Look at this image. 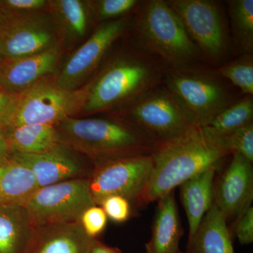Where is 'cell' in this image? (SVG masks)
I'll use <instances>...</instances> for the list:
<instances>
[{
	"mask_svg": "<svg viewBox=\"0 0 253 253\" xmlns=\"http://www.w3.org/2000/svg\"><path fill=\"white\" fill-rule=\"evenodd\" d=\"M229 155L201 126L174 140L156 145L152 171L139 207L158 201L193 176L217 168Z\"/></svg>",
	"mask_w": 253,
	"mask_h": 253,
	"instance_id": "6da1fadb",
	"label": "cell"
},
{
	"mask_svg": "<svg viewBox=\"0 0 253 253\" xmlns=\"http://www.w3.org/2000/svg\"><path fill=\"white\" fill-rule=\"evenodd\" d=\"M168 70L163 61L135 44L130 52L111 61L89 84L83 110L93 113L126 107L163 84Z\"/></svg>",
	"mask_w": 253,
	"mask_h": 253,
	"instance_id": "7a4b0ae2",
	"label": "cell"
},
{
	"mask_svg": "<svg viewBox=\"0 0 253 253\" xmlns=\"http://www.w3.org/2000/svg\"><path fill=\"white\" fill-rule=\"evenodd\" d=\"M59 141L95 163L152 155L156 144L134 124L121 119L68 117L55 126Z\"/></svg>",
	"mask_w": 253,
	"mask_h": 253,
	"instance_id": "3957f363",
	"label": "cell"
},
{
	"mask_svg": "<svg viewBox=\"0 0 253 253\" xmlns=\"http://www.w3.org/2000/svg\"><path fill=\"white\" fill-rule=\"evenodd\" d=\"M134 12L136 45L161 60L168 69L198 65L201 53L167 1H141Z\"/></svg>",
	"mask_w": 253,
	"mask_h": 253,
	"instance_id": "277c9868",
	"label": "cell"
},
{
	"mask_svg": "<svg viewBox=\"0 0 253 253\" xmlns=\"http://www.w3.org/2000/svg\"><path fill=\"white\" fill-rule=\"evenodd\" d=\"M121 116L156 145L174 140L200 126L180 100L163 84L123 108Z\"/></svg>",
	"mask_w": 253,
	"mask_h": 253,
	"instance_id": "5b68a950",
	"label": "cell"
},
{
	"mask_svg": "<svg viewBox=\"0 0 253 253\" xmlns=\"http://www.w3.org/2000/svg\"><path fill=\"white\" fill-rule=\"evenodd\" d=\"M226 82L214 70L196 65L168 69L163 84L180 100L198 126H204L238 100Z\"/></svg>",
	"mask_w": 253,
	"mask_h": 253,
	"instance_id": "8992f818",
	"label": "cell"
},
{
	"mask_svg": "<svg viewBox=\"0 0 253 253\" xmlns=\"http://www.w3.org/2000/svg\"><path fill=\"white\" fill-rule=\"evenodd\" d=\"M180 18L201 57L213 66L225 61L231 46L229 29L220 3L212 0H168Z\"/></svg>",
	"mask_w": 253,
	"mask_h": 253,
	"instance_id": "52a82bcc",
	"label": "cell"
},
{
	"mask_svg": "<svg viewBox=\"0 0 253 253\" xmlns=\"http://www.w3.org/2000/svg\"><path fill=\"white\" fill-rule=\"evenodd\" d=\"M89 177H79L38 188L24 207L35 228L80 221L94 206Z\"/></svg>",
	"mask_w": 253,
	"mask_h": 253,
	"instance_id": "ba28073f",
	"label": "cell"
},
{
	"mask_svg": "<svg viewBox=\"0 0 253 253\" xmlns=\"http://www.w3.org/2000/svg\"><path fill=\"white\" fill-rule=\"evenodd\" d=\"M89 85L75 90L64 89L42 80L18 95L17 104L8 126L24 125L56 126L66 118L83 109Z\"/></svg>",
	"mask_w": 253,
	"mask_h": 253,
	"instance_id": "9c48e42d",
	"label": "cell"
},
{
	"mask_svg": "<svg viewBox=\"0 0 253 253\" xmlns=\"http://www.w3.org/2000/svg\"><path fill=\"white\" fill-rule=\"evenodd\" d=\"M153 168L152 155L130 156L95 163L89 188L95 204L110 196L126 198L139 207Z\"/></svg>",
	"mask_w": 253,
	"mask_h": 253,
	"instance_id": "30bf717a",
	"label": "cell"
},
{
	"mask_svg": "<svg viewBox=\"0 0 253 253\" xmlns=\"http://www.w3.org/2000/svg\"><path fill=\"white\" fill-rule=\"evenodd\" d=\"M128 24L129 18L126 17L101 24L68 60L56 84L70 90L77 89L102 62L113 44L123 36Z\"/></svg>",
	"mask_w": 253,
	"mask_h": 253,
	"instance_id": "8fae6325",
	"label": "cell"
},
{
	"mask_svg": "<svg viewBox=\"0 0 253 253\" xmlns=\"http://www.w3.org/2000/svg\"><path fill=\"white\" fill-rule=\"evenodd\" d=\"M54 41L52 28L41 18L7 11L0 26V56L5 60L39 54L55 46Z\"/></svg>",
	"mask_w": 253,
	"mask_h": 253,
	"instance_id": "7c38bea8",
	"label": "cell"
},
{
	"mask_svg": "<svg viewBox=\"0 0 253 253\" xmlns=\"http://www.w3.org/2000/svg\"><path fill=\"white\" fill-rule=\"evenodd\" d=\"M214 201L226 221L237 218L253 200V163L241 155H233L225 170L214 183Z\"/></svg>",
	"mask_w": 253,
	"mask_h": 253,
	"instance_id": "4fadbf2b",
	"label": "cell"
},
{
	"mask_svg": "<svg viewBox=\"0 0 253 253\" xmlns=\"http://www.w3.org/2000/svg\"><path fill=\"white\" fill-rule=\"evenodd\" d=\"M11 159L31 171L39 188L79 178L84 173V166L75 151L61 143L41 154L15 153Z\"/></svg>",
	"mask_w": 253,
	"mask_h": 253,
	"instance_id": "5bb4252c",
	"label": "cell"
},
{
	"mask_svg": "<svg viewBox=\"0 0 253 253\" xmlns=\"http://www.w3.org/2000/svg\"><path fill=\"white\" fill-rule=\"evenodd\" d=\"M57 46L31 56L0 63V86L18 95L54 71L59 58Z\"/></svg>",
	"mask_w": 253,
	"mask_h": 253,
	"instance_id": "9a60e30c",
	"label": "cell"
},
{
	"mask_svg": "<svg viewBox=\"0 0 253 253\" xmlns=\"http://www.w3.org/2000/svg\"><path fill=\"white\" fill-rule=\"evenodd\" d=\"M94 239L81 223H63L35 228L26 253H87Z\"/></svg>",
	"mask_w": 253,
	"mask_h": 253,
	"instance_id": "2e32d148",
	"label": "cell"
},
{
	"mask_svg": "<svg viewBox=\"0 0 253 253\" xmlns=\"http://www.w3.org/2000/svg\"><path fill=\"white\" fill-rule=\"evenodd\" d=\"M157 202L151 237L146 244V253H177L184 230L174 191L165 195Z\"/></svg>",
	"mask_w": 253,
	"mask_h": 253,
	"instance_id": "e0dca14e",
	"label": "cell"
},
{
	"mask_svg": "<svg viewBox=\"0 0 253 253\" xmlns=\"http://www.w3.org/2000/svg\"><path fill=\"white\" fill-rule=\"evenodd\" d=\"M217 169V168H210L179 186L181 201L189 224L188 244L194 239L201 221L212 207L214 176Z\"/></svg>",
	"mask_w": 253,
	"mask_h": 253,
	"instance_id": "ac0fdd59",
	"label": "cell"
},
{
	"mask_svg": "<svg viewBox=\"0 0 253 253\" xmlns=\"http://www.w3.org/2000/svg\"><path fill=\"white\" fill-rule=\"evenodd\" d=\"M34 229L24 206H0V253H26Z\"/></svg>",
	"mask_w": 253,
	"mask_h": 253,
	"instance_id": "d6986e66",
	"label": "cell"
},
{
	"mask_svg": "<svg viewBox=\"0 0 253 253\" xmlns=\"http://www.w3.org/2000/svg\"><path fill=\"white\" fill-rule=\"evenodd\" d=\"M186 253H234L227 221L215 205L206 213Z\"/></svg>",
	"mask_w": 253,
	"mask_h": 253,
	"instance_id": "ffe728a7",
	"label": "cell"
},
{
	"mask_svg": "<svg viewBox=\"0 0 253 253\" xmlns=\"http://www.w3.org/2000/svg\"><path fill=\"white\" fill-rule=\"evenodd\" d=\"M4 129L11 154H41L60 143L56 127L50 125H24Z\"/></svg>",
	"mask_w": 253,
	"mask_h": 253,
	"instance_id": "44dd1931",
	"label": "cell"
},
{
	"mask_svg": "<svg viewBox=\"0 0 253 253\" xmlns=\"http://www.w3.org/2000/svg\"><path fill=\"white\" fill-rule=\"evenodd\" d=\"M38 188L33 173L21 163L11 158L0 166V206H24Z\"/></svg>",
	"mask_w": 253,
	"mask_h": 253,
	"instance_id": "7402d4cb",
	"label": "cell"
},
{
	"mask_svg": "<svg viewBox=\"0 0 253 253\" xmlns=\"http://www.w3.org/2000/svg\"><path fill=\"white\" fill-rule=\"evenodd\" d=\"M231 44L236 54H253V0L226 1Z\"/></svg>",
	"mask_w": 253,
	"mask_h": 253,
	"instance_id": "603a6c76",
	"label": "cell"
},
{
	"mask_svg": "<svg viewBox=\"0 0 253 253\" xmlns=\"http://www.w3.org/2000/svg\"><path fill=\"white\" fill-rule=\"evenodd\" d=\"M253 123V96L246 95L221 111L206 126H201L211 136L224 135Z\"/></svg>",
	"mask_w": 253,
	"mask_h": 253,
	"instance_id": "cb8c5ba5",
	"label": "cell"
},
{
	"mask_svg": "<svg viewBox=\"0 0 253 253\" xmlns=\"http://www.w3.org/2000/svg\"><path fill=\"white\" fill-rule=\"evenodd\" d=\"M218 76L239 88L244 96H253V54H244L214 69Z\"/></svg>",
	"mask_w": 253,
	"mask_h": 253,
	"instance_id": "d4e9b609",
	"label": "cell"
},
{
	"mask_svg": "<svg viewBox=\"0 0 253 253\" xmlns=\"http://www.w3.org/2000/svg\"><path fill=\"white\" fill-rule=\"evenodd\" d=\"M65 27L71 35L83 37L87 29L89 14L86 4L79 0L51 1Z\"/></svg>",
	"mask_w": 253,
	"mask_h": 253,
	"instance_id": "484cf974",
	"label": "cell"
},
{
	"mask_svg": "<svg viewBox=\"0 0 253 253\" xmlns=\"http://www.w3.org/2000/svg\"><path fill=\"white\" fill-rule=\"evenodd\" d=\"M211 137L229 154H240L253 162V123L224 135Z\"/></svg>",
	"mask_w": 253,
	"mask_h": 253,
	"instance_id": "4316f807",
	"label": "cell"
},
{
	"mask_svg": "<svg viewBox=\"0 0 253 253\" xmlns=\"http://www.w3.org/2000/svg\"><path fill=\"white\" fill-rule=\"evenodd\" d=\"M140 1L137 0H101L97 3V16L108 21L123 18L135 10Z\"/></svg>",
	"mask_w": 253,
	"mask_h": 253,
	"instance_id": "83f0119b",
	"label": "cell"
},
{
	"mask_svg": "<svg viewBox=\"0 0 253 253\" xmlns=\"http://www.w3.org/2000/svg\"><path fill=\"white\" fill-rule=\"evenodd\" d=\"M107 221L108 217L103 208L94 205L84 211L79 222L86 235L91 239H97L106 229Z\"/></svg>",
	"mask_w": 253,
	"mask_h": 253,
	"instance_id": "f1b7e54d",
	"label": "cell"
},
{
	"mask_svg": "<svg viewBox=\"0 0 253 253\" xmlns=\"http://www.w3.org/2000/svg\"><path fill=\"white\" fill-rule=\"evenodd\" d=\"M130 201L121 196H110L105 198L99 206L103 208L108 219L114 222L127 221L131 214Z\"/></svg>",
	"mask_w": 253,
	"mask_h": 253,
	"instance_id": "f546056e",
	"label": "cell"
},
{
	"mask_svg": "<svg viewBox=\"0 0 253 253\" xmlns=\"http://www.w3.org/2000/svg\"><path fill=\"white\" fill-rule=\"evenodd\" d=\"M240 244L249 245L253 242V207L249 206L238 216L233 224V230Z\"/></svg>",
	"mask_w": 253,
	"mask_h": 253,
	"instance_id": "4dcf8cb0",
	"label": "cell"
},
{
	"mask_svg": "<svg viewBox=\"0 0 253 253\" xmlns=\"http://www.w3.org/2000/svg\"><path fill=\"white\" fill-rule=\"evenodd\" d=\"M18 95L10 94L0 86V127H7L17 104Z\"/></svg>",
	"mask_w": 253,
	"mask_h": 253,
	"instance_id": "1f68e13d",
	"label": "cell"
},
{
	"mask_svg": "<svg viewBox=\"0 0 253 253\" xmlns=\"http://www.w3.org/2000/svg\"><path fill=\"white\" fill-rule=\"evenodd\" d=\"M46 4L44 0H3L0 4L7 11L16 13L17 11H31L41 9Z\"/></svg>",
	"mask_w": 253,
	"mask_h": 253,
	"instance_id": "d6a6232c",
	"label": "cell"
},
{
	"mask_svg": "<svg viewBox=\"0 0 253 253\" xmlns=\"http://www.w3.org/2000/svg\"><path fill=\"white\" fill-rule=\"evenodd\" d=\"M11 153L4 128L0 127V166L11 161Z\"/></svg>",
	"mask_w": 253,
	"mask_h": 253,
	"instance_id": "836d02e7",
	"label": "cell"
},
{
	"mask_svg": "<svg viewBox=\"0 0 253 253\" xmlns=\"http://www.w3.org/2000/svg\"><path fill=\"white\" fill-rule=\"evenodd\" d=\"M87 253H122L116 248L109 247L99 240L94 239Z\"/></svg>",
	"mask_w": 253,
	"mask_h": 253,
	"instance_id": "e575fe53",
	"label": "cell"
},
{
	"mask_svg": "<svg viewBox=\"0 0 253 253\" xmlns=\"http://www.w3.org/2000/svg\"><path fill=\"white\" fill-rule=\"evenodd\" d=\"M6 16H7V11L0 4V26H1V23L4 22Z\"/></svg>",
	"mask_w": 253,
	"mask_h": 253,
	"instance_id": "d590c367",
	"label": "cell"
},
{
	"mask_svg": "<svg viewBox=\"0 0 253 253\" xmlns=\"http://www.w3.org/2000/svg\"><path fill=\"white\" fill-rule=\"evenodd\" d=\"M177 253H182V252H181L180 251H179V252H178Z\"/></svg>",
	"mask_w": 253,
	"mask_h": 253,
	"instance_id": "8d00e7d4",
	"label": "cell"
}]
</instances>
